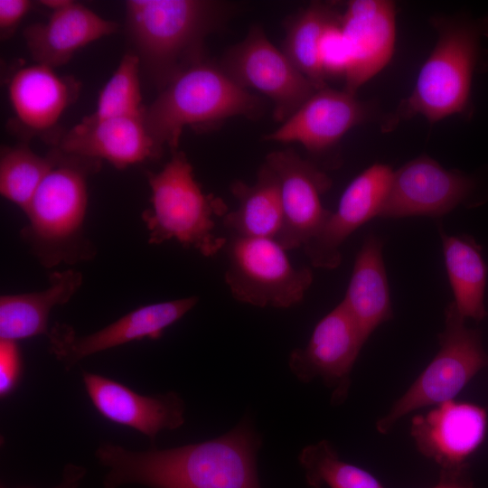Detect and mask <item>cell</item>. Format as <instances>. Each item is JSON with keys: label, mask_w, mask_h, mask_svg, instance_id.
<instances>
[{"label": "cell", "mask_w": 488, "mask_h": 488, "mask_svg": "<svg viewBox=\"0 0 488 488\" xmlns=\"http://www.w3.org/2000/svg\"><path fill=\"white\" fill-rule=\"evenodd\" d=\"M261 437L249 417L229 432L203 442L147 451L112 443L95 452L105 468L103 488H261L257 455Z\"/></svg>", "instance_id": "cell-1"}, {"label": "cell", "mask_w": 488, "mask_h": 488, "mask_svg": "<svg viewBox=\"0 0 488 488\" xmlns=\"http://www.w3.org/2000/svg\"><path fill=\"white\" fill-rule=\"evenodd\" d=\"M126 29L148 78L161 90L204 58V41L230 13L205 0H128Z\"/></svg>", "instance_id": "cell-2"}, {"label": "cell", "mask_w": 488, "mask_h": 488, "mask_svg": "<svg viewBox=\"0 0 488 488\" xmlns=\"http://www.w3.org/2000/svg\"><path fill=\"white\" fill-rule=\"evenodd\" d=\"M100 163L58 150L57 162L32 199L24 212L28 221L20 230L21 239L42 267L72 265L96 255L84 224L88 178Z\"/></svg>", "instance_id": "cell-3"}, {"label": "cell", "mask_w": 488, "mask_h": 488, "mask_svg": "<svg viewBox=\"0 0 488 488\" xmlns=\"http://www.w3.org/2000/svg\"><path fill=\"white\" fill-rule=\"evenodd\" d=\"M264 102L237 85L219 63L206 59L187 68L145 108L144 122L160 158L165 146L178 150L185 127L204 129L227 118L259 117Z\"/></svg>", "instance_id": "cell-4"}, {"label": "cell", "mask_w": 488, "mask_h": 488, "mask_svg": "<svg viewBox=\"0 0 488 488\" xmlns=\"http://www.w3.org/2000/svg\"><path fill=\"white\" fill-rule=\"evenodd\" d=\"M146 177L152 206L141 216L148 230L149 244L174 239L206 258L226 247L227 239L214 232L213 217L223 218L228 206L220 197L202 192L183 152H173L161 171L148 172Z\"/></svg>", "instance_id": "cell-5"}, {"label": "cell", "mask_w": 488, "mask_h": 488, "mask_svg": "<svg viewBox=\"0 0 488 488\" xmlns=\"http://www.w3.org/2000/svg\"><path fill=\"white\" fill-rule=\"evenodd\" d=\"M438 39L418 75L412 93L385 127L417 115L436 123L465 108L474 67L477 37L471 28L448 20L435 22Z\"/></svg>", "instance_id": "cell-6"}, {"label": "cell", "mask_w": 488, "mask_h": 488, "mask_svg": "<svg viewBox=\"0 0 488 488\" xmlns=\"http://www.w3.org/2000/svg\"><path fill=\"white\" fill-rule=\"evenodd\" d=\"M445 327L440 333L439 350L410 387L376 422L380 434L389 433L408 414L426 407L453 400L484 368L488 354L481 333L465 325V318L455 304L448 305Z\"/></svg>", "instance_id": "cell-7"}, {"label": "cell", "mask_w": 488, "mask_h": 488, "mask_svg": "<svg viewBox=\"0 0 488 488\" xmlns=\"http://www.w3.org/2000/svg\"><path fill=\"white\" fill-rule=\"evenodd\" d=\"M224 280L232 297L258 307L289 308L313 283L308 267L296 268L274 239L231 235Z\"/></svg>", "instance_id": "cell-8"}, {"label": "cell", "mask_w": 488, "mask_h": 488, "mask_svg": "<svg viewBox=\"0 0 488 488\" xmlns=\"http://www.w3.org/2000/svg\"><path fill=\"white\" fill-rule=\"evenodd\" d=\"M219 65L242 89L251 88L269 98L274 118L281 123L317 91L258 25L251 26L245 39L230 47Z\"/></svg>", "instance_id": "cell-9"}, {"label": "cell", "mask_w": 488, "mask_h": 488, "mask_svg": "<svg viewBox=\"0 0 488 488\" xmlns=\"http://www.w3.org/2000/svg\"><path fill=\"white\" fill-rule=\"evenodd\" d=\"M365 342L341 302L316 324L306 346L290 352L289 370L302 383L321 379L331 391V403L341 405L348 397L352 371Z\"/></svg>", "instance_id": "cell-10"}, {"label": "cell", "mask_w": 488, "mask_h": 488, "mask_svg": "<svg viewBox=\"0 0 488 488\" xmlns=\"http://www.w3.org/2000/svg\"><path fill=\"white\" fill-rule=\"evenodd\" d=\"M487 410L475 403L455 399L417 414L410 435L417 449L440 467V476L463 477L471 456L483 443Z\"/></svg>", "instance_id": "cell-11"}, {"label": "cell", "mask_w": 488, "mask_h": 488, "mask_svg": "<svg viewBox=\"0 0 488 488\" xmlns=\"http://www.w3.org/2000/svg\"><path fill=\"white\" fill-rule=\"evenodd\" d=\"M199 301L192 296L140 306L90 334L80 336L66 324L57 323L47 334L49 351L67 371L95 353L143 339L156 340Z\"/></svg>", "instance_id": "cell-12"}, {"label": "cell", "mask_w": 488, "mask_h": 488, "mask_svg": "<svg viewBox=\"0 0 488 488\" xmlns=\"http://www.w3.org/2000/svg\"><path fill=\"white\" fill-rule=\"evenodd\" d=\"M265 163L277 175L281 189L284 222L277 241L286 251L304 247L332 213L321 202V195L332 185L331 179L293 149L273 151Z\"/></svg>", "instance_id": "cell-13"}, {"label": "cell", "mask_w": 488, "mask_h": 488, "mask_svg": "<svg viewBox=\"0 0 488 488\" xmlns=\"http://www.w3.org/2000/svg\"><path fill=\"white\" fill-rule=\"evenodd\" d=\"M474 183L458 171L447 170L434 159L418 156L393 172L379 216L436 217L468 200Z\"/></svg>", "instance_id": "cell-14"}, {"label": "cell", "mask_w": 488, "mask_h": 488, "mask_svg": "<svg viewBox=\"0 0 488 488\" xmlns=\"http://www.w3.org/2000/svg\"><path fill=\"white\" fill-rule=\"evenodd\" d=\"M393 172L387 164H374L349 183L336 211H332L319 233L303 247L314 267L333 269L341 264V246L344 240L361 225L379 216Z\"/></svg>", "instance_id": "cell-15"}, {"label": "cell", "mask_w": 488, "mask_h": 488, "mask_svg": "<svg viewBox=\"0 0 488 488\" xmlns=\"http://www.w3.org/2000/svg\"><path fill=\"white\" fill-rule=\"evenodd\" d=\"M349 52L344 89H357L389 62L396 42V5L389 0H352L342 13Z\"/></svg>", "instance_id": "cell-16"}, {"label": "cell", "mask_w": 488, "mask_h": 488, "mask_svg": "<svg viewBox=\"0 0 488 488\" xmlns=\"http://www.w3.org/2000/svg\"><path fill=\"white\" fill-rule=\"evenodd\" d=\"M85 390L106 419L131 427L152 443L161 430H174L184 423L185 404L174 391L146 396L99 374L82 371Z\"/></svg>", "instance_id": "cell-17"}, {"label": "cell", "mask_w": 488, "mask_h": 488, "mask_svg": "<svg viewBox=\"0 0 488 488\" xmlns=\"http://www.w3.org/2000/svg\"><path fill=\"white\" fill-rule=\"evenodd\" d=\"M80 86L73 77L61 76L42 64L20 68L8 81L15 125L23 136H47L56 145L58 122L77 99Z\"/></svg>", "instance_id": "cell-18"}, {"label": "cell", "mask_w": 488, "mask_h": 488, "mask_svg": "<svg viewBox=\"0 0 488 488\" xmlns=\"http://www.w3.org/2000/svg\"><path fill=\"white\" fill-rule=\"evenodd\" d=\"M366 106L355 94L328 87L315 91L266 141L299 143L312 153L323 152L367 117Z\"/></svg>", "instance_id": "cell-19"}, {"label": "cell", "mask_w": 488, "mask_h": 488, "mask_svg": "<svg viewBox=\"0 0 488 488\" xmlns=\"http://www.w3.org/2000/svg\"><path fill=\"white\" fill-rule=\"evenodd\" d=\"M63 154L98 161L117 169L158 159L154 143L140 117L81 121L63 133L56 144Z\"/></svg>", "instance_id": "cell-20"}, {"label": "cell", "mask_w": 488, "mask_h": 488, "mask_svg": "<svg viewBox=\"0 0 488 488\" xmlns=\"http://www.w3.org/2000/svg\"><path fill=\"white\" fill-rule=\"evenodd\" d=\"M117 28V23L71 1L52 11L47 22L27 26L23 37L35 63L54 69L66 64L78 50L116 33Z\"/></svg>", "instance_id": "cell-21"}, {"label": "cell", "mask_w": 488, "mask_h": 488, "mask_svg": "<svg viewBox=\"0 0 488 488\" xmlns=\"http://www.w3.org/2000/svg\"><path fill=\"white\" fill-rule=\"evenodd\" d=\"M48 281V286L41 291L1 296L0 340L18 342L47 335L51 311L70 300L83 277L80 271L69 268L52 272Z\"/></svg>", "instance_id": "cell-22"}, {"label": "cell", "mask_w": 488, "mask_h": 488, "mask_svg": "<svg viewBox=\"0 0 488 488\" xmlns=\"http://www.w3.org/2000/svg\"><path fill=\"white\" fill-rule=\"evenodd\" d=\"M363 338L392 317L389 283L381 240L371 234L358 251L350 282L342 301Z\"/></svg>", "instance_id": "cell-23"}, {"label": "cell", "mask_w": 488, "mask_h": 488, "mask_svg": "<svg viewBox=\"0 0 488 488\" xmlns=\"http://www.w3.org/2000/svg\"><path fill=\"white\" fill-rule=\"evenodd\" d=\"M230 189L239 202L237 210L223 217V225L231 234L277 239L283 227L284 211L279 180L272 168L264 163L253 184L235 180Z\"/></svg>", "instance_id": "cell-24"}, {"label": "cell", "mask_w": 488, "mask_h": 488, "mask_svg": "<svg viewBox=\"0 0 488 488\" xmlns=\"http://www.w3.org/2000/svg\"><path fill=\"white\" fill-rule=\"evenodd\" d=\"M446 272L455 304L465 319L487 315L484 296L487 267L481 247L468 236H449L440 230Z\"/></svg>", "instance_id": "cell-25"}, {"label": "cell", "mask_w": 488, "mask_h": 488, "mask_svg": "<svg viewBox=\"0 0 488 488\" xmlns=\"http://www.w3.org/2000/svg\"><path fill=\"white\" fill-rule=\"evenodd\" d=\"M341 12L334 4L314 2L289 18L282 52L316 90L327 87L320 61V44L328 23Z\"/></svg>", "instance_id": "cell-26"}, {"label": "cell", "mask_w": 488, "mask_h": 488, "mask_svg": "<svg viewBox=\"0 0 488 488\" xmlns=\"http://www.w3.org/2000/svg\"><path fill=\"white\" fill-rule=\"evenodd\" d=\"M58 150L47 156L34 153L26 144L5 146L0 155V193L23 213L40 184L55 165Z\"/></svg>", "instance_id": "cell-27"}, {"label": "cell", "mask_w": 488, "mask_h": 488, "mask_svg": "<svg viewBox=\"0 0 488 488\" xmlns=\"http://www.w3.org/2000/svg\"><path fill=\"white\" fill-rule=\"evenodd\" d=\"M298 459L310 488H384L368 471L342 460L328 440L305 446Z\"/></svg>", "instance_id": "cell-28"}, {"label": "cell", "mask_w": 488, "mask_h": 488, "mask_svg": "<svg viewBox=\"0 0 488 488\" xmlns=\"http://www.w3.org/2000/svg\"><path fill=\"white\" fill-rule=\"evenodd\" d=\"M140 69V61L135 53L125 54L99 92L96 109L84 118L99 121L143 116L145 107L142 105Z\"/></svg>", "instance_id": "cell-29"}, {"label": "cell", "mask_w": 488, "mask_h": 488, "mask_svg": "<svg viewBox=\"0 0 488 488\" xmlns=\"http://www.w3.org/2000/svg\"><path fill=\"white\" fill-rule=\"evenodd\" d=\"M342 13L337 14L326 26L320 44L321 66L329 78H345L349 66V52L342 28Z\"/></svg>", "instance_id": "cell-30"}, {"label": "cell", "mask_w": 488, "mask_h": 488, "mask_svg": "<svg viewBox=\"0 0 488 488\" xmlns=\"http://www.w3.org/2000/svg\"><path fill=\"white\" fill-rule=\"evenodd\" d=\"M23 371L22 355L17 342L0 340V396L10 395L17 387Z\"/></svg>", "instance_id": "cell-31"}, {"label": "cell", "mask_w": 488, "mask_h": 488, "mask_svg": "<svg viewBox=\"0 0 488 488\" xmlns=\"http://www.w3.org/2000/svg\"><path fill=\"white\" fill-rule=\"evenodd\" d=\"M32 5L33 3L28 0H0V33L2 39L11 36Z\"/></svg>", "instance_id": "cell-32"}, {"label": "cell", "mask_w": 488, "mask_h": 488, "mask_svg": "<svg viewBox=\"0 0 488 488\" xmlns=\"http://www.w3.org/2000/svg\"><path fill=\"white\" fill-rule=\"evenodd\" d=\"M87 469L81 465L69 463L63 470L61 482L52 488H79L81 481L85 477ZM0 488H7L1 485ZM33 488V487H19Z\"/></svg>", "instance_id": "cell-33"}, {"label": "cell", "mask_w": 488, "mask_h": 488, "mask_svg": "<svg viewBox=\"0 0 488 488\" xmlns=\"http://www.w3.org/2000/svg\"><path fill=\"white\" fill-rule=\"evenodd\" d=\"M432 488H475L473 484L463 480V477H446L440 476L436 485Z\"/></svg>", "instance_id": "cell-34"}, {"label": "cell", "mask_w": 488, "mask_h": 488, "mask_svg": "<svg viewBox=\"0 0 488 488\" xmlns=\"http://www.w3.org/2000/svg\"><path fill=\"white\" fill-rule=\"evenodd\" d=\"M42 5H44L52 11L61 9L71 3L70 0H41L39 2Z\"/></svg>", "instance_id": "cell-35"}]
</instances>
